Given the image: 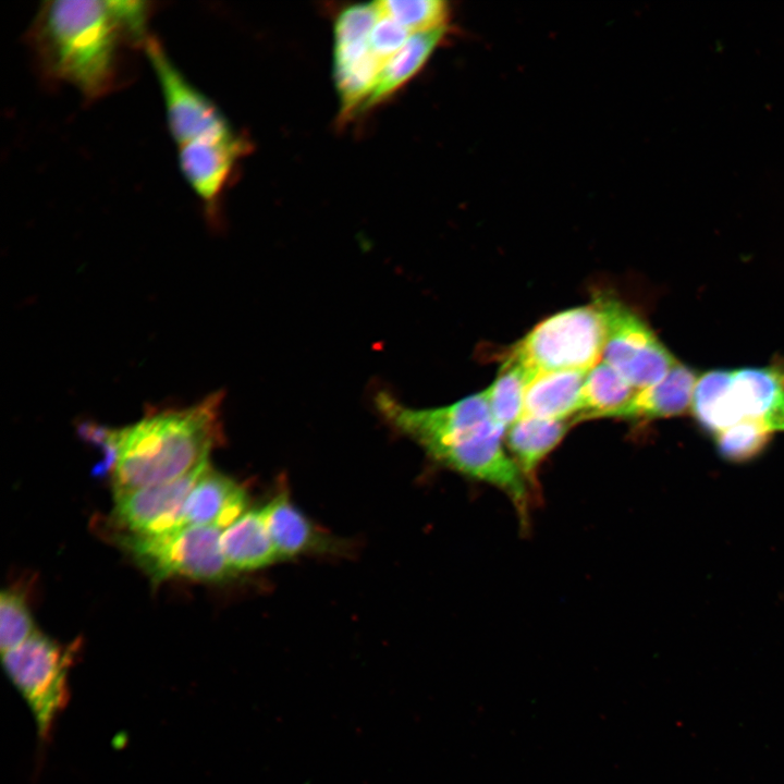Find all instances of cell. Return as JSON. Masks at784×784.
<instances>
[{"label": "cell", "mask_w": 784, "mask_h": 784, "mask_svg": "<svg viewBox=\"0 0 784 784\" xmlns=\"http://www.w3.org/2000/svg\"><path fill=\"white\" fill-rule=\"evenodd\" d=\"M261 512L279 559L343 550L341 542L317 528L285 492L277 494Z\"/></svg>", "instance_id": "12"}, {"label": "cell", "mask_w": 784, "mask_h": 784, "mask_svg": "<svg viewBox=\"0 0 784 784\" xmlns=\"http://www.w3.org/2000/svg\"><path fill=\"white\" fill-rule=\"evenodd\" d=\"M222 395L181 408L149 411L135 424L108 428L86 422L81 434L103 455L114 494L175 480L208 462L222 438Z\"/></svg>", "instance_id": "2"}, {"label": "cell", "mask_w": 784, "mask_h": 784, "mask_svg": "<svg viewBox=\"0 0 784 784\" xmlns=\"http://www.w3.org/2000/svg\"><path fill=\"white\" fill-rule=\"evenodd\" d=\"M244 489L210 466L191 491L183 511V526L226 528L246 512Z\"/></svg>", "instance_id": "13"}, {"label": "cell", "mask_w": 784, "mask_h": 784, "mask_svg": "<svg viewBox=\"0 0 784 784\" xmlns=\"http://www.w3.org/2000/svg\"><path fill=\"white\" fill-rule=\"evenodd\" d=\"M697 380L693 369L677 362L663 379L636 391L610 418L647 420L683 415L691 407Z\"/></svg>", "instance_id": "14"}, {"label": "cell", "mask_w": 784, "mask_h": 784, "mask_svg": "<svg viewBox=\"0 0 784 784\" xmlns=\"http://www.w3.org/2000/svg\"><path fill=\"white\" fill-rule=\"evenodd\" d=\"M636 390L608 363L600 360L588 370L581 392L579 413L574 422L610 418L635 394Z\"/></svg>", "instance_id": "19"}, {"label": "cell", "mask_w": 784, "mask_h": 784, "mask_svg": "<svg viewBox=\"0 0 784 784\" xmlns=\"http://www.w3.org/2000/svg\"><path fill=\"white\" fill-rule=\"evenodd\" d=\"M731 397L742 420L784 431V369L777 366L733 370Z\"/></svg>", "instance_id": "11"}, {"label": "cell", "mask_w": 784, "mask_h": 784, "mask_svg": "<svg viewBox=\"0 0 784 784\" xmlns=\"http://www.w3.org/2000/svg\"><path fill=\"white\" fill-rule=\"evenodd\" d=\"M587 372L558 370L534 376L526 389L522 416L571 420L574 424Z\"/></svg>", "instance_id": "15"}, {"label": "cell", "mask_w": 784, "mask_h": 784, "mask_svg": "<svg viewBox=\"0 0 784 784\" xmlns=\"http://www.w3.org/2000/svg\"><path fill=\"white\" fill-rule=\"evenodd\" d=\"M411 34L390 17L379 15L370 39V50L384 65L407 41Z\"/></svg>", "instance_id": "26"}, {"label": "cell", "mask_w": 784, "mask_h": 784, "mask_svg": "<svg viewBox=\"0 0 784 784\" xmlns=\"http://www.w3.org/2000/svg\"><path fill=\"white\" fill-rule=\"evenodd\" d=\"M222 530L211 526H185L157 535L123 537L124 548L154 579L187 577L222 581L235 572L221 549Z\"/></svg>", "instance_id": "5"}, {"label": "cell", "mask_w": 784, "mask_h": 784, "mask_svg": "<svg viewBox=\"0 0 784 784\" xmlns=\"http://www.w3.org/2000/svg\"><path fill=\"white\" fill-rule=\"evenodd\" d=\"M35 633V624L24 598L16 591L3 590L0 597L1 652L21 646Z\"/></svg>", "instance_id": "24"}, {"label": "cell", "mask_w": 784, "mask_h": 784, "mask_svg": "<svg viewBox=\"0 0 784 784\" xmlns=\"http://www.w3.org/2000/svg\"><path fill=\"white\" fill-rule=\"evenodd\" d=\"M445 33L446 27L411 35L383 65L372 93L360 110L381 103L413 78L425 66Z\"/></svg>", "instance_id": "18"}, {"label": "cell", "mask_w": 784, "mask_h": 784, "mask_svg": "<svg viewBox=\"0 0 784 784\" xmlns=\"http://www.w3.org/2000/svg\"><path fill=\"white\" fill-rule=\"evenodd\" d=\"M177 148L180 170L192 191L203 204L210 221L218 219L222 194L235 172V167L249 146L240 137L225 143H192Z\"/></svg>", "instance_id": "10"}, {"label": "cell", "mask_w": 784, "mask_h": 784, "mask_svg": "<svg viewBox=\"0 0 784 784\" xmlns=\"http://www.w3.org/2000/svg\"><path fill=\"white\" fill-rule=\"evenodd\" d=\"M379 19L375 2L353 4L343 9L334 23V47L348 48L368 45Z\"/></svg>", "instance_id": "25"}, {"label": "cell", "mask_w": 784, "mask_h": 784, "mask_svg": "<svg viewBox=\"0 0 784 784\" xmlns=\"http://www.w3.org/2000/svg\"><path fill=\"white\" fill-rule=\"evenodd\" d=\"M605 329L592 302L556 313L536 324L511 350L530 379L558 370L588 371L602 359Z\"/></svg>", "instance_id": "4"}, {"label": "cell", "mask_w": 784, "mask_h": 784, "mask_svg": "<svg viewBox=\"0 0 784 784\" xmlns=\"http://www.w3.org/2000/svg\"><path fill=\"white\" fill-rule=\"evenodd\" d=\"M375 4L379 15L392 19L411 35L445 28L450 16L442 0H380Z\"/></svg>", "instance_id": "22"}, {"label": "cell", "mask_w": 784, "mask_h": 784, "mask_svg": "<svg viewBox=\"0 0 784 784\" xmlns=\"http://www.w3.org/2000/svg\"><path fill=\"white\" fill-rule=\"evenodd\" d=\"M144 51L156 73L167 125L176 147L192 143L233 142L242 137L218 106L183 75L156 37L149 36Z\"/></svg>", "instance_id": "8"}, {"label": "cell", "mask_w": 784, "mask_h": 784, "mask_svg": "<svg viewBox=\"0 0 784 784\" xmlns=\"http://www.w3.org/2000/svg\"><path fill=\"white\" fill-rule=\"evenodd\" d=\"M147 1L54 0L39 8L28 30L37 68L88 100L122 85L127 49L149 38Z\"/></svg>", "instance_id": "1"}, {"label": "cell", "mask_w": 784, "mask_h": 784, "mask_svg": "<svg viewBox=\"0 0 784 784\" xmlns=\"http://www.w3.org/2000/svg\"><path fill=\"white\" fill-rule=\"evenodd\" d=\"M529 380L522 366L506 358L495 380L483 391L494 421L505 431L523 415Z\"/></svg>", "instance_id": "21"}, {"label": "cell", "mask_w": 784, "mask_h": 784, "mask_svg": "<svg viewBox=\"0 0 784 784\" xmlns=\"http://www.w3.org/2000/svg\"><path fill=\"white\" fill-rule=\"evenodd\" d=\"M733 370H710L698 378L691 409L698 422L715 436L742 421L731 397Z\"/></svg>", "instance_id": "20"}, {"label": "cell", "mask_w": 784, "mask_h": 784, "mask_svg": "<svg viewBox=\"0 0 784 784\" xmlns=\"http://www.w3.org/2000/svg\"><path fill=\"white\" fill-rule=\"evenodd\" d=\"M208 462L175 480L114 494L115 519L133 535H157L184 527L186 500L209 467Z\"/></svg>", "instance_id": "9"}, {"label": "cell", "mask_w": 784, "mask_h": 784, "mask_svg": "<svg viewBox=\"0 0 784 784\" xmlns=\"http://www.w3.org/2000/svg\"><path fill=\"white\" fill-rule=\"evenodd\" d=\"M73 651L38 632L2 653L11 682L26 701L38 734L46 737L69 700V669Z\"/></svg>", "instance_id": "6"}, {"label": "cell", "mask_w": 784, "mask_h": 784, "mask_svg": "<svg viewBox=\"0 0 784 784\" xmlns=\"http://www.w3.org/2000/svg\"><path fill=\"white\" fill-rule=\"evenodd\" d=\"M572 425L571 420L522 416L506 429L504 442L527 479L562 441Z\"/></svg>", "instance_id": "17"}, {"label": "cell", "mask_w": 784, "mask_h": 784, "mask_svg": "<svg viewBox=\"0 0 784 784\" xmlns=\"http://www.w3.org/2000/svg\"><path fill=\"white\" fill-rule=\"evenodd\" d=\"M375 404L394 429L417 441L436 461L502 490L524 512L526 477L503 444L485 392L433 408L411 407L388 392Z\"/></svg>", "instance_id": "3"}, {"label": "cell", "mask_w": 784, "mask_h": 784, "mask_svg": "<svg viewBox=\"0 0 784 784\" xmlns=\"http://www.w3.org/2000/svg\"><path fill=\"white\" fill-rule=\"evenodd\" d=\"M592 302L604 322L602 360L636 391L659 382L677 364L647 322L617 297L600 292Z\"/></svg>", "instance_id": "7"}, {"label": "cell", "mask_w": 784, "mask_h": 784, "mask_svg": "<svg viewBox=\"0 0 784 784\" xmlns=\"http://www.w3.org/2000/svg\"><path fill=\"white\" fill-rule=\"evenodd\" d=\"M221 549L234 572L265 567L279 559L261 510L247 511L228 526Z\"/></svg>", "instance_id": "16"}, {"label": "cell", "mask_w": 784, "mask_h": 784, "mask_svg": "<svg viewBox=\"0 0 784 784\" xmlns=\"http://www.w3.org/2000/svg\"><path fill=\"white\" fill-rule=\"evenodd\" d=\"M761 422L744 419L715 436L721 455L732 462H745L761 453L771 438Z\"/></svg>", "instance_id": "23"}]
</instances>
